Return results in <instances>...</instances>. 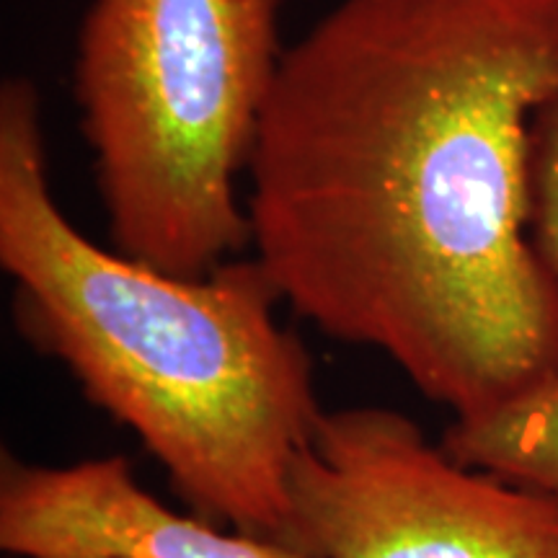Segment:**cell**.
<instances>
[{
    "mask_svg": "<svg viewBox=\"0 0 558 558\" xmlns=\"http://www.w3.org/2000/svg\"><path fill=\"white\" fill-rule=\"evenodd\" d=\"M558 0H339L284 47L248 158L259 267L326 337L478 424L558 383L530 128Z\"/></svg>",
    "mask_w": 558,
    "mask_h": 558,
    "instance_id": "1",
    "label": "cell"
},
{
    "mask_svg": "<svg viewBox=\"0 0 558 558\" xmlns=\"http://www.w3.org/2000/svg\"><path fill=\"white\" fill-rule=\"evenodd\" d=\"M0 267L21 333L143 439L194 514L279 541L324 409L259 262L173 277L88 241L54 199L34 83L0 90Z\"/></svg>",
    "mask_w": 558,
    "mask_h": 558,
    "instance_id": "2",
    "label": "cell"
},
{
    "mask_svg": "<svg viewBox=\"0 0 558 558\" xmlns=\"http://www.w3.org/2000/svg\"><path fill=\"white\" fill-rule=\"evenodd\" d=\"M284 0H90L73 86L114 251L197 279L251 246L239 202Z\"/></svg>",
    "mask_w": 558,
    "mask_h": 558,
    "instance_id": "3",
    "label": "cell"
},
{
    "mask_svg": "<svg viewBox=\"0 0 558 558\" xmlns=\"http://www.w3.org/2000/svg\"><path fill=\"white\" fill-rule=\"evenodd\" d=\"M279 543L308 558H558V499L458 463L388 407L324 411Z\"/></svg>",
    "mask_w": 558,
    "mask_h": 558,
    "instance_id": "4",
    "label": "cell"
},
{
    "mask_svg": "<svg viewBox=\"0 0 558 558\" xmlns=\"http://www.w3.org/2000/svg\"><path fill=\"white\" fill-rule=\"evenodd\" d=\"M0 548L19 558H308L173 512L137 484L122 456L32 465L3 452Z\"/></svg>",
    "mask_w": 558,
    "mask_h": 558,
    "instance_id": "5",
    "label": "cell"
},
{
    "mask_svg": "<svg viewBox=\"0 0 558 558\" xmlns=\"http://www.w3.org/2000/svg\"><path fill=\"white\" fill-rule=\"evenodd\" d=\"M527 184L530 239L558 271V96L543 104L530 128ZM439 445L458 463L558 499V383L488 422H452Z\"/></svg>",
    "mask_w": 558,
    "mask_h": 558,
    "instance_id": "6",
    "label": "cell"
}]
</instances>
